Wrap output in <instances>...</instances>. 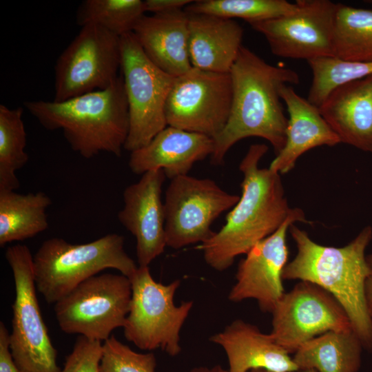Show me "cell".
Returning <instances> with one entry per match:
<instances>
[{"label":"cell","mask_w":372,"mask_h":372,"mask_svg":"<svg viewBox=\"0 0 372 372\" xmlns=\"http://www.w3.org/2000/svg\"><path fill=\"white\" fill-rule=\"evenodd\" d=\"M23 108L0 105V191H14L19 186L16 175L28 161Z\"/></svg>","instance_id":"cell-26"},{"label":"cell","mask_w":372,"mask_h":372,"mask_svg":"<svg viewBox=\"0 0 372 372\" xmlns=\"http://www.w3.org/2000/svg\"><path fill=\"white\" fill-rule=\"evenodd\" d=\"M194 1L192 0H145V11L154 14H161L184 10Z\"/></svg>","instance_id":"cell-32"},{"label":"cell","mask_w":372,"mask_h":372,"mask_svg":"<svg viewBox=\"0 0 372 372\" xmlns=\"http://www.w3.org/2000/svg\"><path fill=\"white\" fill-rule=\"evenodd\" d=\"M363 345L353 330L329 331L302 345L293 360L299 371L358 372Z\"/></svg>","instance_id":"cell-23"},{"label":"cell","mask_w":372,"mask_h":372,"mask_svg":"<svg viewBox=\"0 0 372 372\" xmlns=\"http://www.w3.org/2000/svg\"><path fill=\"white\" fill-rule=\"evenodd\" d=\"M209 341L225 351L229 372L265 369L273 372H298L293 358L258 327L237 319L210 336Z\"/></svg>","instance_id":"cell-18"},{"label":"cell","mask_w":372,"mask_h":372,"mask_svg":"<svg viewBox=\"0 0 372 372\" xmlns=\"http://www.w3.org/2000/svg\"><path fill=\"white\" fill-rule=\"evenodd\" d=\"M165 178L162 169L147 172L136 183L126 187L123 193V207L118 213V220L136 238L140 267H148L167 247L161 200Z\"/></svg>","instance_id":"cell-16"},{"label":"cell","mask_w":372,"mask_h":372,"mask_svg":"<svg viewBox=\"0 0 372 372\" xmlns=\"http://www.w3.org/2000/svg\"><path fill=\"white\" fill-rule=\"evenodd\" d=\"M132 32L147 58L165 73L178 77L192 68L189 16L185 10L145 14Z\"/></svg>","instance_id":"cell-19"},{"label":"cell","mask_w":372,"mask_h":372,"mask_svg":"<svg viewBox=\"0 0 372 372\" xmlns=\"http://www.w3.org/2000/svg\"><path fill=\"white\" fill-rule=\"evenodd\" d=\"M297 9L296 1L285 0H199L194 1L184 10L188 13L240 18L250 23L289 14Z\"/></svg>","instance_id":"cell-28"},{"label":"cell","mask_w":372,"mask_h":372,"mask_svg":"<svg viewBox=\"0 0 372 372\" xmlns=\"http://www.w3.org/2000/svg\"><path fill=\"white\" fill-rule=\"evenodd\" d=\"M232 98L229 73L192 68L175 79L165 103L167 124L214 139L227 123Z\"/></svg>","instance_id":"cell-12"},{"label":"cell","mask_w":372,"mask_h":372,"mask_svg":"<svg viewBox=\"0 0 372 372\" xmlns=\"http://www.w3.org/2000/svg\"><path fill=\"white\" fill-rule=\"evenodd\" d=\"M271 314L270 334L289 354L324 333L353 330L347 313L337 300L308 281H299L285 292Z\"/></svg>","instance_id":"cell-13"},{"label":"cell","mask_w":372,"mask_h":372,"mask_svg":"<svg viewBox=\"0 0 372 372\" xmlns=\"http://www.w3.org/2000/svg\"><path fill=\"white\" fill-rule=\"evenodd\" d=\"M6 258L13 274L15 298L12 304L10 347L21 372H60L48 328L36 293L33 256L29 248L8 247Z\"/></svg>","instance_id":"cell-7"},{"label":"cell","mask_w":372,"mask_h":372,"mask_svg":"<svg viewBox=\"0 0 372 372\" xmlns=\"http://www.w3.org/2000/svg\"><path fill=\"white\" fill-rule=\"evenodd\" d=\"M279 93L289 114L286 141L269 167L284 174L293 169L298 158L311 149L332 147L341 142L319 108L298 94L292 86L282 85Z\"/></svg>","instance_id":"cell-20"},{"label":"cell","mask_w":372,"mask_h":372,"mask_svg":"<svg viewBox=\"0 0 372 372\" xmlns=\"http://www.w3.org/2000/svg\"><path fill=\"white\" fill-rule=\"evenodd\" d=\"M121 66V37L94 23L82 26L56 60L53 101L108 87Z\"/></svg>","instance_id":"cell-10"},{"label":"cell","mask_w":372,"mask_h":372,"mask_svg":"<svg viewBox=\"0 0 372 372\" xmlns=\"http://www.w3.org/2000/svg\"><path fill=\"white\" fill-rule=\"evenodd\" d=\"M214 148L211 137L167 125L147 145L130 152L128 165L138 175L162 169L171 180L188 174L196 162L211 156Z\"/></svg>","instance_id":"cell-17"},{"label":"cell","mask_w":372,"mask_h":372,"mask_svg":"<svg viewBox=\"0 0 372 372\" xmlns=\"http://www.w3.org/2000/svg\"><path fill=\"white\" fill-rule=\"evenodd\" d=\"M188 16L192 68L229 73L242 46V26L233 19L214 14L188 13Z\"/></svg>","instance_id":"cell-22"},{"label":"cell","mask_w":372,"mask_h":372,"mask_svg":"<svg viewBox=\"0 0 372 372\" xmlns=\"http://www.w3.org/2000/svg\"><path fill=\"white\" fill-rule=\"evenodd\" d=\"M132 285L130 311L123 326L125 338L138 349H160L170 356L180 353V333L194 302L174 303L180 280L164 285L152 276L149 267L138 266L129 278Z\"/></svg>","instance_id":"cell-6"},{"label":"cell","mask_w":372,"mask_h":372,"mask_svg":"<svg viewBox=\"0 0 372 372\" xmlns=\"http://www.w3.org/2000/svg\"><path fill=\"white\" fill-rule=\"evenodd\" d=\"M153 353H137L114 335L103 342L100 372H155Z\"/></svg>","instance_id":"cell-29"},{"label":"cell","mask_w":372,"mask_h":372,"mask_svg":"<svg viewBox=\"0 0 372 372\" xmlns=\"http://www.w3.org/2000/svg\"><path fill=\"white\" fill-rule=\"evenodd\" d=\"M28 112L48 130H62L71 148L85 158L105 152L120 157L129 132L122 75L108 87L56 102L28 101Z\"/></svg>","instance_id":"cell-4"},{"label":"cell","mask_w":372,"mask_h":372,"mask_svg":"<svg viewBox=\"0 0 372 372\" xmlns=\"http://www.w3.org/2000/svg\"><path fill=\"white\" fill-rule=\"evenodd\" d=\"M52 204L43 192L21 194L0 191V246L34 237L49 227L46 210Z\"/></svg>","instance_id":"cell-24"},{"label":"cell","mask_w":372,"mask_h":372,"mask_svg":"<svg viewBox=\"0 0 372 372\" xmlns=\"http://www.w3.org/2000/svg\"><path fill=\"white\" fill-rule=\"evenodd\" d=\"M0 372H21L17 365L10 347V333L0 322Z\"/></svg>","instance_id":"cell-31"},{"label":"cell","mask_w":372,"mask_h":372,"mask_svg":"<svg viewBox=\"0 0 372 372\" xmlns=\"http://www.w3.org/2000/svg\"><path fill=\"white\" fill-rule=\"evenodd\" d=\"M367 3L372 5V0L365 1Z\"/></svg>","instance_id":"cell-37"},{"label":"cell","mask_w":372,"mask_h":372,"mask_svg":"<svg viewBox=\"0 0 372 372\" xmlns=\"http://www.w3.org/2000/svg\"><path fill=\"white\" fill-rule=\"evenodd\" d=\"M239 198L209 178L187 174L171 179L163 202L167 246L178 249L209 240L216 232L213 222Z\"/></svg>","instance_id":"cell-11"},{"label":"cell","mask_w":372,"mask_h":372,"mask_svg":"<svg viewBox=\"0 0 372 372\" xmlns=\"http://www.w3.org/2000/svg\"><path fill=\"white\" fill-rule=\"evenodd\" d=\"M132 299V285L123 274L96 275L54 304L62 331L103 342L123 327Z\"/></svg>","instance_id":"cell-9"},{"label":"cell","mask_w":372,"mask_h":372,"mask_svg":"<svg viewBox=\"0 0 372 372\" xmlns=\"http://www.w3.org/2000/svg\"><path fill=\"white\" fill-rule=\"evenodd\" d=\"M289 230L297 254L285 266L283 280L308 281L331 293L347 313L363 348L371 351L372 316L365 295L369 268L365 251L372 239V227H365L341 247L318 244L294 224Z\"/></svg>","instance_id":"cell-3"},{"label":"cell","mask_w":372,"mask_h":372,"mask_svg":"<svg viewBox=\"0 0 372 372\" xmlns=\"http://www.w3.org/2000/svg\"><path fill=\"white\" fill-rule=\"evenodd\" d=\"M298 221L310 223L301 209L293 208L274 233L258 242L245 254V258L238 264L236 282L228 295L231 302L254 299L262 311L271 313L285 293L282 272L288 263L287 232Z\"/></svg>","instance_id":"cell-15"},{"label":"cell","mask_w":372,"mask_h":372,"mask_svg":"<svg viewBox=\"0 0 372 372\" xmlns=\"http://www.w3.org/2000/svg\"><path fill=\"white\" fill-rule=\"evenodd\" d=\"M145 13L141 0H85L78 8L76 22L81 27L98 25L121 37L132 32Z\"/></svg>","instance_id":"cell-27"},{"label":"cell","mask_w":372,"mask_h":372,"mask_svg":"<svg viewBox=\"0 0 372 372\" xmlns=\"http://www.w3.org/2000/svg\"><path fill=\"white\" fill-rule=\"evenodd\" d=\"M298 372H317L314 369H304V370H300Z\"/></svg>","instance_id":"cell-36"},{"label":"cell","mask_w":372,"mask_h":372,"mask_svg":"<svg viewBox=\"0 0 372 372\" xmlns=\"http://www.w3.org/2000/svg\"><path fill=\"white\" fill-rule=\"evenodd\" d=\"M333 54L354 62H372V10L338 3Z\"/></svg>","instance_id":"cell-25"},{"label":"cell","mask_w":372,"mask_h":372,"mask_svg":"<svg viewBox=\"0 0 372 372\" xmlns=\"http://www.w3.org/2000/svg\"><path fill=\"white\" fill-rule=\"evenodd\" d=\"M103 342L79 335L60 372H100Z\"/></svg>","instance_id":"cell-30"},{"label":"cell","mask_w":372,"mask_h":372,"mask_svg":"<svg viewBox=\"0 0 372 372\" xmlns=\"http://www.w3.org/2000/svg\"><path fill=\"white\" fill-rule=\"evenodd\" d=\"M229 74L233 87L231 109L225 127L214 139L211 163L223 164L231 147L248 137L267 140L277 155L285 144L288 120L280 88L284 84H298L299 75L290 68L267 63L243 45Z\"/></svg>","instance_id":"cell-2"},{"label":"cell","mask_w":372,"mask_h":372,"mask_svg":"<svg viewBox=\"0 0 372 372\" xmlns=\"http://www.w3.org/2000/svg\"><path fill=\"white\" fill-rule=\"evenodd\" d=\"M121 52L130 121L124 149L132 152L167 126L165 103L176 77L147 58L133 32L121 37Z\"/></svg>","instance_id":"cell-8"},{"label":"cell","mask_w":372,"mask_h":372,"mask_svg":"<svg viewBox=\"0 0 372 372\" xmlns=\"http://www.w3.org/2000/svg\"><path fill=\"white\" fill-rule=\"evenodd\" d=\"M268 151L263 143L251 145L239 169L243 174L239 200L227 214L222 228L201 243L206 263L223 271L235 258L274 233L292 213L280 174L259 163Z\"/></svg>","instance_id":"cell-1"},{"label":"cell","mask_w":372,"mask_h":372,"mask_svg":"<svg viewBox=\"0 0 372 372\" xmlns=\"http://www.w3.org/2000/svg\"><path fill=\"white\" fill-rule=\"evenodd\" d=\"M319 110L341 143L372 153V74L338 87Z\"/></svg>","instance_id":"cell-21"},{"label":"cell","mask_w":372,"mask_h":372,"mask_svg":"<svg viewBox=\"0 0 372 372\" xmlns=\"http://www.w3.org/2000/svg\"><path fill=\"white\" fill-rule=\"evenodd\" d=\"M124 237L106 234L84 244L61 238L45 240L33 256L37 289L48 304H55L79 284L106 269L130 278L138 266L124 249Z\"/></svg>","instance_id":"cell-5"},{"label":"cell","mask_w":372,"mask_h":372,"mask_svg":"<svg viewBox=\"0 0 372 372\" xmlns=\"http://www.w3.org/2000/svg\"><path fill=\"white\" fill-rule=\"evenodd\" d=\"M289 14L249 23L264 36L278 56L305 59L334 56L333 36L338 3L329 0H298Z\"/></svg>","instance_id":"cell-14"},{"label":"cell","mask_w":372,"mask_h":372,"mask_svg":"<svg viewBox=\"0 0 372 372\" xmlns=\"http://www.w3.org/2000/svg\"><path fill=\"white\" fill-rule=\"evenodd\" d=\"M184 372H229L227 369H224L220 364H216L212 366H196Z\"/></svg>","instance_id":"cell-34"},{"label":"cell","mask_w":372,"mask_h":372,"mask_svg":"<svg viewBox=\"0 0 372 372\" xmlns=\"http://www.w3.org/2000/svg\"><path fill=\"white\" fill-rule=\"evenodd\" d=\"M369 274L366 281L365 295L369 311L372 316V254L366 256Z\"/></svg>","instance_id":"cell-33"},{"label":"cell","mask_w":372,"mask_h":372,"mask_svg":"<svg viewBox=\"0 0 372 372\" xmlns=\"http://www.w3.org/2000/svg\"><path fill=\"white\" fill-rule=\"evenodd\" d=\"M249 372H273L265 369H253L249 371Z\"/></svg>","instance_id":"cell-35"}]
</instances>
